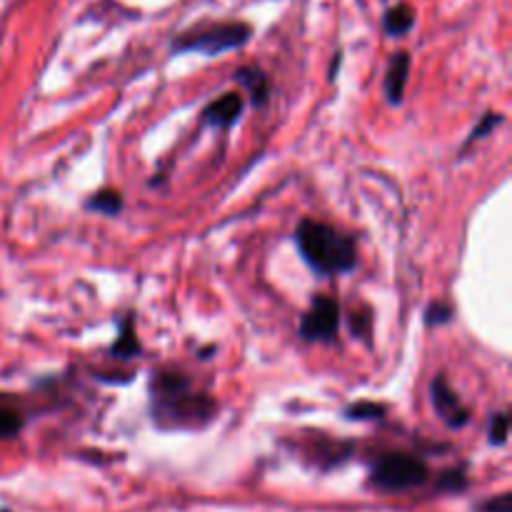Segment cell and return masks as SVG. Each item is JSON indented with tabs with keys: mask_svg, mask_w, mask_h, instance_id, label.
<instances>
[{
	"mask_svg": "<svg viewBox=\"0 0 512 512\" xmlns=\"http://www.w3.org/2000/svg\"><path fill=\"white\" fill-rule=\"evenodd\" d=\"M85 208L93 210V213L108 215V218H115V215L123 213V195L118 190H98L93 198H88Z\"/></svg>",
	"mask_w": 512,
	"mask_h": 512,
	"instance_id": "cell-14",
	"label": "cell"
},
{
	"mask_svg": "<svg viewBox=\"0 0 512 512\" xmlns=\"http://www.w3.org/2000/svg\"><path fill=\"white\" fill-rule=\"evenodd\" d=\"M470 488V478H468V468H448L438 475L435 480V493L443 495H460Z\"/></svg>",
	"mask_w": 512,
	"mask_h": 512,
	"instance_id": "cell-13",
	"label": "cell"
},
{
	"mask_svg": "<svg viewBox=\"0 0 512 512\" xmlns=\"http://www.w3.org/2000/svg\"><path fill=\"white\" fill-rule=\"evenodd\" d=\"M508 435H510V415L505 413H495L488 423V443L493 448H503L508 443Z\"/></svg>",
	"mask_w": 512,
	"mask_h": 512,
	"instance_id": "cell-18",
	"label": "cell"
},
{
	"mask_svg": "<svg viewBox=\"0 0 512 512\" xmlns=\"http://www.w3.org/2000/svg\"><path fill=\"white\" fill-rule=\"evenodd\" d=\"M25 418L18 408L0 398V440H13L23 433Z\"/></svg>",
	"mask_w": 512,
	"mask_h": 512,
	"instance_id": "cell-15",
	"label": "cell"
},
{
	"mask_svg": "<svg viewBox=\"0 0 512 512\" xmlns=\"http://www.w3.org/2000/svg\"><path fill=\"white\" fill-rule=\"evenodd\" d=\"M410 75V53L408 50H398L393 53V58L388 60V70H385V98H388L390 105L403 103L405 85H408Z\"/></svg>",
	"mask_w": 512,
	"mask_h": 512,
	"instance_id": "cell-8",
	"label": "cell"
},
{
	"mask_svg": "<svg viewBox=\"0 0 512 512\" xmlns=\"http://www.w3.org/2000/svg\"><path fill=\"white\" fill-rule=\"evenodd\" d=\"M455 308L445 300H433V303L425 308V325L428 328H440V325H448L453 320Z\"/></svg>",
	"mask_w": 512,
	"mask_h": 512,
	"instance_id": "cell-19",
	"label": "cell"
},
{
	"mask_svg": "<svg viewBox=\"0 0 512 512\" xmlns=\"http://www.w3.org/2000/svg\"><path fill=\"white\" fill-rule=\"evenodd\" d=\"M503 120H505L503 113H493V110H490V113H485L483 120H480V123H478V128H475L473 133L468 135V140H465V145H463V150H460V155H465V150H468L470 145L480 143V140H483V138L493 135V130L498 128V125H503Z\"/></svg>",
	"mask_w": 512,
	"mask_h": 512,
	"instance_id": "cell-17",
	"label": "cell"
},
{
	"mask_svg": "<svg viewBox=\"0 0 512 512\" xmlns=\"http://www.w3.org/2000/svg\"><path fill=\"white\" fill-rule=\"evenodd\" d=\"M253 38V28L243 20H225V23H210L200 25V28H190L180 33L173 40L170 50L173 53H200L215 58L228 50H240L250 43Z\"/></svg>",
	"mask_w": 512,
	"mask_h": 512,
	"instance_id": "cell-3",
	"label": "cell"
},
{
	"mask_svg": "<svg viewBox=\"0 0 512 512\" xmlns=\"http://www.w3.org/2000/svg\"><path fill=\"white\" fill-rule=\"evenodd\" d=\"M240 85L245 88V93L250 95V103L253 108H263L270 98V78L265 75V70L255 68V65H243V68L235 70L233 75Z\"/></svg>",
	"mask_w": 512,
	"mask_h": 512,
	"instance_id": "cell-10",
	"label": "cell"
},
{
	"mask_svg": "<svg viewBox=\"0 0 512 512\" xmlns=\"http://www.w3.org/2000/svg\"><path fill=\"white\" fill-rule=\"evenodd\" d=\"M215 400L195 393L188 375L178 370H158L150 378V418L163 430L205 428L215 418Z\"/></svg>",
	"mask_w": 512,
	"mask_h": 512,
	"instance_id": "cell-1",
	"label": "cell"
},
{
	"mask_svg": "<svg viewBox=\"0 0 512 512\" xmlns=\"http://www.w3.org/2000/svg\"><path fill=\"white\" fill-rule=\"evenodd\" d=\"M415 25V10L410 8L408 3H398V5H390L383 15V30L385 35L390 38H403L413 30Z\"/></svg>",
	"mask_w": 512,
	"mask_h": 512,
	"instance_id": "cell-12",
	"label": "cell"
},
{
	"mask_svg": "<svg viewBox=\"0 0 512 512\" xmlns=\"http://www.w3.org/2000/svg\"><path fill=\"white\" fill-rule=\"evenodd\" d=\"M430 400H433V408L438 413V418L448 428L460 430L470 423V408L458 398V393L450 388V383L443 375H438L433 380V385H430Z\"/></svg>",
	"mask_w": 512,
	"mask_h": 512,
	"instance_id": "cell-6",
	"label": "cell"
},
{
	"mask_svg": "<svg viewBox=\"0 0 512 512\" xmlns=\"http://www.w3.org/2000/svg\"><path fill=\"white\" fill-rule=\"evenodd\" d=\"M343 415L355 423H373V420H383L388 415V408L383 403H373V400H358V403L348 405Z\"/></svg>",
	"mask_w": 512,
	"mask_h": 512,
	"instance_id": "cell-16",
	"label": "cell"
},
{
	"mask_svg": "<svg viewBox=\"0 0 512 512\" xmlns=\"http://www.w3.org/2000/svg\"><path fill=\"white\" fill-rule=\"evenodd\" d=\"M350 333L355 335V338H365V335L370 333V315L368 313H358L350 318Z\"/></svg>",
	"mask_w": 512,
	"mask_h": 512,
	"instance_id": "cell-21",
	"label": "cell"
},
{
	"mask_svg": "<svg viewBox=\"0 0 512 512\" xmlns=\"http://www.w3.org/2000/svg\"><path fill=\"white\" fill-rule=\"evenodd\" d=\"M245 110L243 95L230 90V93H223L220 98H215L213 103H208L203 108V123L210 125V128L230 130L240 120Z\"/></svg>",
	"mask_w": 512,
	"mask_h": 512,
	"instance_id": "cell-7",
	"label": "cell"
},
{
	"mask_svg": "<svg viewBox=\"0 0 512 512\" xmlns=\"http://www.w3.org/2000/svg\"><path fill=\"white\" fill-rule=\"evenodd\" d=\"M340 63H343V53H335V63L330 65V80H335V75H338Z\"/></svg>",
	"mask_w": 512,
	"mask_h": 512,
	"instance_id": "cell-22",
	"label": "cell"
},
{
	"mask_svg": "<svg viewBox=\"0 0 512 512\" xmlns=\"http://www.w3.org/2000/svg\"><path fill=\"white\" fill-rule=\"evenodd\" d=\"M0 512H10V510H5V508H3V510H0Z\"/></svg>",
	"mask_w": 512,
	"mask_h": 512,
	"instance_id": "cell-23",
	"label": "cell"
},
{
	"mask_svg": "<svg viewBox=\"0 0 512 512\" xmlns=\"http://www.w3.org/2000/svg\"><path fill=\"white\" fill-rule=\"evenodd\" d=\"M293 238L305 265L323 278L345 275L358 265V250H355L353 238L335 230L333 225L305 218L298 223Z\"/></svg>",
	"mask_w": 512,
	"mask_h": 512,
	"instance_id": "cell-2",
	"label": "cell"
},
{
	"mask_svg": "<svg viewBox=\"0 0 512 512\" xmlns=\"http://www.w3.org/2000/svg\"><path fill=\"white\" fill-rule=\"evenodd\" d=\"M475 512H512V493H500L495 498H485L475 505Z\"/></svg>",
	"mask_w": 512,
	"mask_h": 512,
	"instance_id": "cell-20",
	"label": "cell"
},
{
	"mask_svg": "<svg viewBox=\"0 0 512 512\" xmlns=\"http://www.w3.org/2000/svg\"><path fill=\"white\" fill-rule=\"evenodd\" d=\"M430 483V468L423 458L413 453H385L373 463L368 485L375 493L400 495L418 490Z\"/></svg>",
	"mask_w": 512,
	"mask_h": 512,
	"instance_id": "cell-4",
	"label": "cell"
},
{
	"mask_svg": "<svg viewBox=\"0 0 512 512\" xmlns=\"http://www.w3.org/2000/svg\"><path fill=\"white\" fill-rule=\"evenodd\" d=\"M340 303L333 295H318L300 320V338L305 343H335L340 330Z\"/></svg>",
	"mask_w": 512,
	"mask_h": 512,
	"instance_id": "cell-5",
	"label": "cell"
},
{
	"mask_svg": "<svg viewBox=\"0 0 512 512\" xmlns=\"http://www.w3.org/2000/svg\"><path fill=\"white\" fill-rule=\"evenodd\" d=\"M350 455H353V443H348V440H343V443L323 440L320 445H310V463L318 470H325V473L348 463Z\"/></svg>",
	"mask_w": 512,
	"mask_h": 512,
	"instance_id": "cell-9",
	"label": "cell"
},
{
	"mask_svg": "<svg viewBox=\"0 0 512 512\" xmlns=\"http://www.w3.org/2000/svg\"><path fill=\"white\" fill-rule=\"evenodd\" d=\"M110 358L118 360H133L143 355V345H140L138 335H135V318L133 313L125 315L118 323V340L108 348Z\"/></svg>",
	"mask_w": 512,
	"mask_h": 512,
	"instance_id": "cell-11",
	"label": "cell"
}]
</instances>
